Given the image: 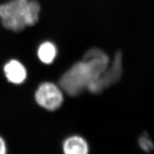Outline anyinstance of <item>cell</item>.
I'll return each instance as SVG.
<instances>
[{
    "mask_svg": "<svg viewBox=\"0 0 154 154\" xmlns=\"http://www.w3.org/2000/svg\"><path fill=\"white\" fill-rule=\"evenodd\" d=\"M3 71L5 76L9 83L14 85H21L27 79L28 71L21 62L11 59L4 65Z\"/></svg>",
    "mask_w": 154,
    "mask_h": 154,
    "instance_id": "cell-5",
    "label": "cell"
},
{
    "mask_svg": "<svg viewBox=\"0 0 154 154\" xmlns=\"http://www.w3.org/2000/svg\"><path fill=\"white\" fill-rule=\"evenodd\" d=\"M109 64L105 53L98 48H92L85 53L82 61L76 62L61 76L60 88L71 96L79 95L99 78Z\"/></svg>",
    "mask_w": 154,
    "mask_h": 154,
    "instance_id": "cell-1",
    "label": "cell"
},
{
    "mask_svg": "<svg viewBox=\"0 0 154 154\" xmlns=\"http://www.w3.org/2000/svg\"><path fill=\"white\" fill-rule=\"evenodd\" d=\"M40 5L35 0H12L0 6V17L8 30L20 32L38 20Z\"/></svg>",
    "mask_w": 154,
    "mask_h": 154,
    "instance_id": "cell-2",
    "label": "cell"
},
{
    "mask_svg": "<svg viewBox=\"0 0 154 154\" xmlns=\"http://www.w3.org/2000/svg\"><path fill=\"white\" fill-rule=\"evenodd\" d=\"M7 144L5 139L0 136V154H7Z\"/></svg>",
    "mask_w": 154,
    "mask_h": 154,
    "instance_id": "cell-9",
    "label": "cell"
},
{
    "mask_svg": "<svg viewBox=\"0 0 154 154\" xmlns=\"http://www.w3.org/2000/svg\"><path fill=\"white\" fill-rule=\"evenodd\" d=\"M122 73V54L121 51H118L114 56L112 64L110 66L109 64L99 78L91 82L86 89L91 93H100L105 89L117 83L121 79Z\"/></svg>",
    "mask_w": 154,
    "mask_h": 154,
    "instance_id": "cell-3",
    "label": "cell"
},
{
    "mask_svg": "<svg viewBox=\"0 0 154 154\" xmlns=\"http://www.w3.org/2000/svg\"><path fill=\"white\" fill-rule=\"evenodd\" d=\"M63 152L64 154H88V144L82 137L71 136L64 142Z\"/></svg>",
    "mask_w": 154,
    "mask_h": 154,
    "instance_id": "cell-6",
    "label": "cell"
},
{
    "mask_svg": "<svg viewBox=\"0 0 154 154\" xmlns=\"http://www.w3.org/2000/svg\"><path fill=\"white\" fill-rule=\"evenodd\" d=\"M139 144L142 150L146 152H150L154 149V145L151 139L146 134H143L139 139Z\"/></svg>",
    "mask_w": 154,
    "mask_h": 154,
    "instance_id": "cell-8",
    "label": "cell"
},
{
    "mask_svg": "<svg viewBox=\"0 0 154 154\" xmlns=\"http://www.w3.org/2000/svg\"><path fill=\"white\" fill-rule=\"evenodd\" d=\"M57 54L56 46L49 41L42 43L37 50L38 59L45 64H51L56 58Z\"/></svg>",
    "mask_w": 154,
    "mask_h": 154,
    "instance_id": "cell-7",
    "label": "cell"
},
{
    "mask_svg": "<svg viewBox=\"0 0 154 154\" xmlns=\"http://www.w3.org/2000/svg\"><path fill=\"white\" fill-rule=\"evenodd\" d=\"M34 98L41 107L49 111H54L60 108L64 101L61 88L50 82H45L38 86Z\"/></svg>",
    "mask_w": 154,
    "mask_h": 154,
    "instance_id": "cell-4",
    "label": "cell"
}]
</instances>
